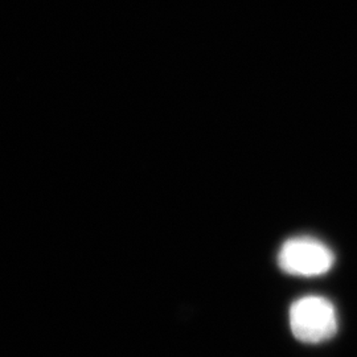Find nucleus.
<instances>
[{"mask_svg": "<svg viewBox=\"0 0 357 357\" xmlns=\"http://www.w3.org/2000/svg\"><path fill=\"white\" fill-rule=\"evenodd\" d=\"M290 327L294 336L302 343L327 342L337 332L336 310L323 296H303L290 308Z\"/></svg>", "mask_w": 357, "mask_h": 357, "instance_id": "1", "label": "nucleus"}, {"mask_svg": "<svg viewBox=\"0 0 357 357\" xmlns=\"http://www.w3.org/2000/svg\"><path fill=\"white\" fill-rule=\"evenodd\" d=\"M335 255L326 243L311 237H295L282 245L280 268L290 275L317 277L331 270Z\"/></svg>", "mask_w": 357, "mask_h": 357, "instance_id": "2", "label": "nucleus"}]
</instances>
